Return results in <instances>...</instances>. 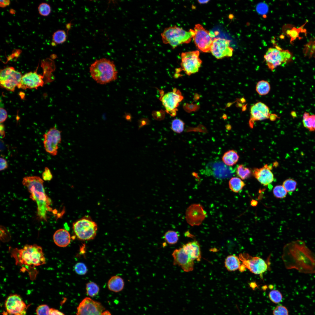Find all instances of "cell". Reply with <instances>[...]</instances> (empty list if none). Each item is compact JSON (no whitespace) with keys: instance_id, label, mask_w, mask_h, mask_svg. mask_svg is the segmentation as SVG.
<instances>
[{"instance_id":"3","label":"cell","mask_w":315,"mask_h":315,"mask_svg":"<svg viewBox=\"0 0 315 315\" xmlns=\"http://www.w3.org/2000/svg\"><path fill=\"white\" fill-rule=\"evenodd\" d=\"M90 73L97 83L105 84L116 80L118 71L113 62L102 58L96 60L90 65Z\"/></svg>"},{"instance_id":"31","label":"cell","mask_w":315,"mask_h":315,"mask_svg":"<svg viewBox=\"0 0 315 315\" xmlns=\"http://www.w3.org/2000/svg\"><path fill=\"white\" fill-rule=\"evenodd\" d=\"M256 90L257 93L260 95H264L268 94L270 91V86L267 81L262 80L257 83Z\"/></svg>"},{"instance_id":"19","label":"cell","mask_w":315,"mask_h":315,"mask_svg":"<svg viewBox=\"0 0 315 315\" xmlns=\"http://www.w3.org/2000/svg\"><path fill=\"white\" fill-rule=\"evenodd\" d=\"M172 255L174 259L173 264L174 265L181 266L186 272L193 270L194 260L184 251L182 247L175 249Z\"/></svg>"},{"instance_id":"7","label":"cell","mask_w":315,"mask_h":315,"mask_svg":"<svg viewBox=\"0 0 315 315\" xmlns=\"http://www.w3.org/2000/svg\"><path fill=\"white\" fill-rule=\"evenodd\" d=\"M293 57L288 50L276 46L269 48L264 57L268 68L272 71L279 66L291 62Z\"/></svg>"},{"instance_id":"56","label":"cell","mask_w":315,"mask_h":315,"mask_svg":"<svg viewBox=\"0 0 315 315\" xmlns=\"http://www.w3.org/2000/svg\"><path fill=\"white\" fill-rule=\"evenodd\" d=\"M291 114L293 118H295L297 116V115L296 112L294 111L291 112Z\"/></svg>"},{"instance_id":"58","label":"cell","mask_w":315,"mask_h":315,"mask_svg":"<svg viewBox=\"0 0 315 315\" xmlns=\"http://www.w3.org/2000/svg\"><path fill=\"white\" fill-rule=\"evenodd\" d=\"M125 118L126 120H130L131 118L130 116L129 115H127L126 116Z\"/></svg>"},{"instance_id":"48","label":"cell","mask_w":315,"mask_h":315,"mask_svg":"<svg viewBox=\"0 0 315 315\" xmlns=\"http://www.w3.org/2000/svg\"><path fill=\"white\" fill-rule=\"evenodd\" d=\"M49 315H65L64 313L59 310L54 309L50 308Z\"/></svg>"},{"instance_id":"24","label":"cell","mask_w":315,"mask_h":315,"mask_svg":"<svg viewBox=\"0 0 315 315\" xmlns=\"http://www.w3.org/2000/svg\"><path fill=\"white\" fill-rule=\"evenodd\" d=\"M71 237L69 232L65 229H60L57 230L53 236L55 243L60 247H65L71 242Z\"/></svg>"},{"instance_id":"34","label":"cell","mask_w":315,"mask_h":315,"mask_svg":"<svg viewBox=\"0 0 315 315\" xmlns=\"http://www.w3.org/2000/svg\"><path fill=\"white\" fill-rule=\"evenodd\" d=\"M236 172L239 177L242 179L244 180L250 177L251 172L249 168L242 164H240L237 166Z\"/></svg>"},{"instance_id":"10","label":"cell","mask_w":315,"mask_h":315,"mask_svg":"<svg viewBox=\"0 0 315 315\" xmlns=\"http://www.w3.org/2000/svg\"><path fill=\"white\" fill-rule=\"evenodd\" d=\"M22 76L12 67H7L0 71L1 86L7 90L14 91L16 87L18 88Z\"/></svg>"},{"instance_id":"2","label":"cell","mask_w":315,"mask_h":315,"mask_svg":"<svg viewBox=\"0 0 315 315\" xmlns=\"http://www.w3.org/2000/svg\"><path fill=\"white\" fill-rule=\"evenodd\" d=\"M43 183L42 179L36 176L25 177L22 181L31 194L30 198L36 203L38 216L41 219L46 220L47 213L52 210L49 206L51 201L45 193Z\"/></svg>"},{"instance_id":"12","label":"cell","mask_w":315,"mask_h":315,"mask_svg":"<svg viewBox=\"0 0 315 315\" xmlns=\"http://www.w3.org/2000/svg\"><path fill=\"white\" fill-rule=\"evenodd\" d=\"M239 258L242 264L251 272L256 274H262L268 269L269 264L262 259L253 257L247 253H241Z\"/></svg>"},{"instance_id":"59","label":"cell","mask_w":315,"mask_h":315,"mask_svg":"<svg viewBox=\"0 0 315 315\" xmlns=\"http://www.w3.org/2000/svg\"><path fill=\"white\" fill-rule=\"evenodd\" d=\"M314 42H315V44H314V54H313V57H314V58H315V38H314Z\"/></svg>"},{"instance_id":"52","label":"cell","mask_w":315,"mask_h":315,"mask_svg":"<svg viewBox=\"0 0 315 315\" xmlns=\"http://www.w3.org/2000/svg\"><path fill=\"white\" fill-rule=\"evenodd\" d=\"M246 268L245 266L242 264L240 265L239 269L240 272H242L244 271Z\"/></svg>"},{"instance_id":"53","label":"cell","mask_w":315,"mask_h":315,"mask_svg":"<svg viewBox=\"0 0 315 315\" xmlns=\"http://www.w3.org/2000/svg\"><path fill=\"white\" fill-rule=\"evenodd\" d=\"M277 117V116L275 114H272L270 115L269 118L271 120L273 121L276 119Z\"/></svg>"},{"instance_id":"36","label":"cell","mask_w":315,"mask_h":315,"mask_svg":"<svg viewBox=\"0 0 315 315\" xmlns=\"http://www.w3.org/2000/svg\"><path fill=\"white\" fill-rule=\"evenodd\" d=\"M66 34L64 30H58L55 32L52 35V40L56 44L63 43L66 38Z\"/></svg>"},{"instance_id":"35","label":"cell","mask_w":315,"mask_h":315,"mask_svg":"<svg viewBox=\"0 0 315 315\" xmlns=\"http://www.w3.org/2000/svg\"><path fill=\"white\" fill-rule=\"evenodd\" d=\"M86 290L87 295L92 297L98 294L99 288L96 283L93 282H90L86 284Z\"/></svg>"},{"instance_id":"4","label":"cell","mask_w":315,"mask_h":315,"mask_svg":"<svg viewBox=\"0 0 315 315\" xmlns=\"http://www.w3.org/2000/svg\"><path fill=\"white\" fill-rule=\"evenodd\" d=\"M193 33V29L187 32L175 25L165 28L161 36L164 43L169 44L174 49L179 45L190 43Z\"/></svg>"},{"instance_id":"33","label":"cell","mask_w":315,"mask_h":315,"mask_svg":"<svg viewBox=\"0 0 315 315\" xmlns=\"http://www.w3.org/2000/svg\"><path fill=\"white\" fill-rule=\"evenodd\" d=\"M314 38L311 39L304 45L303 52L305 57L310 58L313 56L314 50Z\"/></svg>"},{"instance_id":"20","label":"cell","mask_w":315,"mask_h":315,"mask_svg":"<svg viewBox=\"0 0 315 315\" xmlns=\"http://www.w3.org/2000/svg\"><path fill=\"white\" fill-rule=\"evenodd\" d=\"M249 124L252 128L254 121L268 119L270 114L268 107L264 103L258 102L252 106L250 109Z\"/></svg>"},{"instance_id":"43","label":"cell","mask_w":315,"mask_h":315,"mask_svg":"<svg viewBox=\"0 0 315 315\" xmlns=\"http://www.w3.org/2000/svg\"><path fill=\"white\" fill-rule=\"evenodd\" d=\"M50 309L46 304H41L37 307L36 313L37 315H49Z\"/></svg>"},{"instance_id":"18","label":"cell","mask_w":315,"mask_h":315,"mask_svg":"<svg viewBox=\"0 0 315 315\" xmlns=\"http://www.w3.org/2000/svg\"><path fill=\"white\" fill-rule=\"evenodd\" d=\"M206 213L200 204H193L187 209L186 218L187 222L192 226L200 225L206 216Z\"/></svg>"},{"instance_id":"45","label":"cell","mask_w":315,"mask_h":315,"mask_svg":"<svg viewBox=\"0 0 315 315\" xmlns=\"http://www.w3.org/2000/svg\"><path fill=\"white\" fill-rule=\"evenodd\" d=\"M43 179L46 181L51 180L52 178V175L49 169L47 167L45 168L44 171L42 174Z\"/></svg>"},{"instance_id":"22","label":"cell","mask_w":315,"mask_h":315,"mask_svg":"<svg viewBox=\"0 0 315 315\" xmlns=\"http://www.w3.org/2000/svg\"><path fill=\"white\" fill-rule=\"evenodd\" d=\"M272 166L265 164L262 167L254 169L253 174L255 178L261 184L267 186L274 181V176L271 171Z\"/></svg>"},{"instance_id":"15","label":"cell","mask_w":315,"mask_h":315,"mask_svg":"<svg viewBox=\"0 0 315 315\" xmlns=\"http://www.w3.org/2000/svg\"><path fill=\"white\" fill-rule=\"evenodd\" d=\"M205 174L211 175L218 179H224L232 176L234 170L221 161H216L209 163L204 170Z\"/></svg>"},{"instance_id":"23","label":"cell","mask_w":315,"mask_h":315,"mask_svg":"<svg viewBox=\"0 0 315 315\" xmlns=\"http://www.w3.org/2000/svg\"><path fill=\"white\" fill-rule=\"evenodd\" d=\"M184 251L193 260H201V256L200 246L197 241L195 240L189 242L182 246Z\"/></svg>"},{"instance_id":"41","label":"cell","mask_w":315,"mask_h":315,"mask_svg":"<svg viewBox=\"0 0 315 315\" xmlns=\"http://www.w3.org/2000/svg\"><path fill=\"white\" fill-rule=\"evenodd\" d=\"M38 9L40 15L44 16H48L51 12L50 6L47 3H42L38 6Z\"/></svg>"},{"instance_id":"26","label":"cell","mask_w":315,"mask_h":315,"mask_svg":"<svg viewBox=\"0 0 315 315\" xmlns=\"http://www.w3.org/2000/svg\"><path fill=\"white\" fill-rule=\"evenodd\" d=\"M124 286L123 279L118 276H112L107 283V286L109 290L116 293L121 291L123 289Z\"/></svg>"},{"instance_id":"51","label":"cell","mask_w":315,"mask_h":315,"mask_svg":"<svg viewBox=\"0 0 315 315\" xmlns=\"http://www.w3.org/2000/svg\"><path fill=\"white\" fill-rule=\"evenodd\" d=\"M10 4V1L9 0H1L0 6L1 7L4 8L9 5Z\"/></svg>"},{"instance_id":"1","label":"cell","mask_w":315,"mask_h":315,"mask_svg":"<svg viewBox=\"0 0 315 315\" xmlns=\"http://www.w3.org/2000/svg\"><path fill=\"white\" fill-rule=\"evenodd\" d=\"M282 258L287 269H295L305 274L315 273V254L303 241L298 240L285 245Z\"/></svg>"},{"instance_id":"46","label":"cell","mask_w":315,"mask_h":315,"mask_svg":"<svg viewBox=\"0 0 315 315\" xmlns=\"http://www.w3.org/2000/svg\"><path fill=\"white\" fill-rule=\"evenodd\" d=\"M0 111V122L1 123H4L7 119V113L6 111L3 108H1Z\"/></svg>"},{"instance_id":"54","label":"cell","mask_w":315,"mask_h":315,"mask_svg":"<svg viewBox=\"0 0 315 315\" xmlns=\"http://www.w3.org/2000/svg\"><path fill=\"white\" fill-rule=\"evenodd\" d=\"M258 203V202L256 200H252L251 202V205L253 206H256Z\"/></svg>"},{"instance_id":"38","label":"cell","mask_w":315,"mask_h":315,"mask_svg":"<svg viewBox=\"0 0 315 315\" xmlns=\"http://www.w3.org/2000/svg\"><path fill=\"white\" fill-rule=\"evenodd\" d=\"M184 123L181 119H175L172 121L171 128L174 132L180 133L184 129Z\"/></svg>"},{"instance_id":"28","label":"cell","mask_w":315,"mask_h":315,"mask_svg":"<svg viewBox=\"0 0 315 315\" xmlns=\"http://www.w3.org/2000/svg\"><path fill=\"white\" fill-rule=\"evenodd\" d=\"M239 158V155L237 152L232 150H229L224 153L222 157V160L225 164L230 166L235 164L238 162Z\"/></svg>"},{"instance_id":"16","label":"cell","mask_w":315,"mask_h":315,"mask_svg":"<svg viewBox=\"0 0 315 315\" xmlns=\"http://www.w3.org/2000/svg\"><path fill=\"white\" fill-rule=\"evenodd\" d=\"M5 307L10 315H26L27 307L19 295H10L6 300Z\"/></svg>"},{"instance_id":"21","label":"cell","mask_w":315,"mask_h":315,"mask_svg":"<svg viewBox=\"0 0 315 315\" xmlns=\"http://www.w3.org/2000/svg\"><path fill=\"white\" fill-rule=\"evenodd\" d=\"M42 76L36 72H30L22 76L18 88L23 89H37L42 86L44 84Z\"/></svg>"},{"instance_id":"5","label":"cell","mask_w":315,"mask_h":315,"mask_svg":"<svg viewBox=\"0 0 315 315\" xmlns=\"http://www.w3.org/2000/svg\"><path fill=\"white\" fill-rule=\"evenodd\" d=\"M18 258L22 264L38 266L46 263L42 249L36 244L25 245L19 251Z\"/></svg>"},{"instance_id":"27","label":"cell","mask_w":315,"mask_h":315,"mask_svg":"<svg viewBox=\"0 0 315 315\" xmlns=\"http://www.w3.org/2000/svg\"><path fill=\"white\" fill-rule=\"evenodd\" d=\"M240 261L239 257L237 256L234 255H229L225 259V267L228 271H236L239 269L241 264Z\"/></svg>"},{"instance_id":"14","label":"cell","mask_w":315,"mask_h":315,"mask_svg":"<svg viewBox=\"0 0 315 315\" xmlns=\"http://www.w3.org/2000/svg\"><path fill=\"white\" fill-rule=\"evenodd\" d=\"M61 131L54 127L51 128L43 135V144L45 150L52 156H56L57 154L58 145L61 141Z\"/></svg>"},{"instance_id":"49","label":"cell","mask_w":315,"mask_h":315,"mask_svg":"<svg viewBox=\"0 0 315 315\" xmlns=\"http://www.w3.org/2000/svg\"><path fill=\"white\" fill-rule=\"evenodd\" d=\"M149 124V121L148 119H143L139 122V129H140L143 126L148 125Z\"/></svg>"},{"instance_id":"37","label":"cell","mask_w":315,"mask_h":315,"mask_svg":"<svg viewBox=\"0 0 315 315\" xmlns=\"http://www.w3.org/2000/svg\"><path fill=\"white\" fill-rule=\"evenodd\" d=\"M297 185V182L296 181L290 178L284 181L282 186L287 192L291 193L295 190Z\"/></svg>"},{"instance_id":"6","label":"cell","mask_w":315,"mask_h":315,"mask_svg":"<svg viewBox=\"0 0 315 315\" xmlns=\"http://www.w3.org/2000/svg\"><path fill=\"white\" fill-rule=\"evenodd\" d=\"M74 232L80 240L93 239L96 237L98 227L97 223L89 216H85L73 224Z\"/></svg>"},{"instance_id":"25","label":"cell","mask_w":315,"mask_h":315,"mask_svg":"<svg viewBox=\"0 0 315 315\" xmlns=\"http://www.w3.org/2000/svg\"><path fill=\"white\" fill-rule=\"evenodd\" d=\"M307 22L308 21H307L304 24L298 28H296L291 24H289L286 26L285 33L290 37V42L291 44L297 38H298L299 39H302V38L299 36V34L300 33H304L305 34L306 33V30L304 28V27Z\"/></svg>"},{"instance_id":"57","label":"cell","mask_w":315,"mask_h":315,"mask_svg":"<svg viewBox=\"0 0 315 315\" xmlns=\"http://www.w3.org/2000/svg\"><path fill=\"white\" fill-rule=\"evenodd\" d=\"M250 286L253 289L255 288L257 286L256 284L255 283H252L251 284H250Z\"/></svg>"},{"instance_id":"32","label":"cell","mask_w":315,"mask_h":315,"mask_svg":"<svg viewBox=\"0 0 315 315\" xmlns=\"http://www.w3.org/2000/svg\"><path fill=\"white\" fill-rule=\"evenodd\" d=\"M178 237L177 232L173 230H169L164 234V238L168 244L173 245L177 242Z\"/></svg>"},{"instance_id":"17","label":"cell","mask_w":315,"mask_h":315,"mask_svg":"<svg viewBox=\"0 0 315 315\" xmlns=\"http://www.w3.org/2000/svg\"><path fill=\"white\" fill-rule=\"evenodd\" d=\"M230 41L224 38H215L211 49L212 55L217 59L231 56L233 49L230 47Z\"/></svg>"},{"instance_id":"42","label":"cell","mask_w":315,"mask_h":315,"mask_svg":"<svg viewBox=\"0 0 315 315\" xmlns=\"http://www.w3.org/2000/svg\"><path fill=\"white\" fill-rule=\"evenodd\" d=\"M74 269L75 272L80 275H85L87 272L86 266L84 263L81 262L77 263L74 266Z\"/></svg>"},{"instance_id":"55","label":"cell","mask_w":315,"mask_h":315,"mask_svg":"<svg viewBox=\"0 0 315 315\" xmlns=\"http://www.w3.org/2000/svg\"><path fill=\"white\" fill-rule=\"evenodd\" d=\"M209 0H198V1L200 4H205L208 3Z\"/></svg>"},{"instance_id":"9","label":"cell","mask_w":315,"mask_h":315,"mask_svg":"<svg viewBox=\"0 0 315 315\" xmlns=\"http://www.w3.org/2000/svg\"><path fill=\"white\" fill-rule=\"evenodd\" d=\"M77 309L76 315H111L101 303L89 297L83 299Z\"/></svg>"},{"instance_id":"47","label":"cell","mask_w":315,"mask_h":315,"mask_svg":"<svg viewBox=\"0 0 315 315\" xmlns=\"http://www.w3.org/2000/svg\"><path fill=\"white\" fill-rule=\"evenodd\" d=\"M0 170H4L8 168V165L7 161L4 158L1 157L0 158Z\"/></svg>"},{"instance_id":"40","label":"cell","mask_w":315,"mask_h":315,"mask_svg":"<svg viewBox=\"0 0 315 315\" xmlns=\"http://www.w3.org/2000/svg\"><path fill=\"white\" fill-rule=\"evenodd\" d=\"M287 192L283 186L281 185L276 186L273 189V194L277 198H284L287 195Z\"/></svg>"},{"instance_id":"8","label":"cell","mask_w":315,"mask_h":315,"mask_svg":"<svg viewBox=\"0 0 315 315\" xmlns=\"http://www.w3.org/2000/svg\"><path fill=\"white\" fill-rule=\"evenodd\" d=\"M214 36L213 33L206 30L200 24L195 25L192 38L198 49L204 52H210Z\"/></svg>"},{"instance_id":"29","label":"cell","mask_w":315,"mask_h":315,"mask_svg":"<svg viewBox=\"0 0 315 315\" xmlns=\"http://www.w3.org/2000/svg\"><path fill=\"white\" fill-rule=\"evenodd\" d=\"M302 123L303 126L311 132L315 131V114L310 115L305 112L303 114Z\"/></svg>"},{"instance_id":"13","label":"cell","mask_w":315,"mask_h":315,"mask_svg":"<svg viewBox=\"0 0 315 315\" xmlns=\"http://www.w3.org/2000/svg\"><path fill=\"white\" fill-rule=\"evenodd\" d=\"M161 96L160 100L166 112L172 117L176 116L179 103L183 99L181 92L175 88L172 91Z\"/></svg>"},{"instance_id":"39","label":"cell","mask_w":315,"mask_h":315,"mask_svg":"<svg viewBox=\"0 0 315 315\" xmlns=\"http://www.w3.org/2000/svg\"><path fill=\"white\" fill-rule=\"evenodd\" d=\"M268 296L270 300L275 304L280 303L282 299V295L278 290H272L269 293Z\"/></svg>"},{"instance_id":"11","label":"cell","mask_w":315,"mask_h":315,"mask_svg":"<svg viewBox=\"0 0 315 315\" xmlns=\"http://www.w3.org/2000/svg\"><path fill=\"white\" fill-rule=\"evenodd\" d=\"M198 50L182 52L181 55V66L185 73L190 75L198 72L202 63Z\"/></svg>"},{"instance_id":"44","label":"cell","mask_w":315,"mask_h":315,"mask_svg":"<svg viewBox=\"0 0 315 315\" xmlns=\"http://www.w3.org/2000/svg\"><path fill=\"white\" fill-rule=\"evenodd\" d=\"M273 315H289L286 307L282 305L276 307L273 310Z\"/></svg>"},{"instance_id":"50","label":"cell","mask_w":315,"mask_h":315,"mask_svg":"<svg viewBox=\"0 0 315 315\" xmlns=\"http://www.w3.org/2000/svg\"><path fill=\"white\" fill-rule=\"evenodd\" d=\"M4 129V125L1 123L0 125V133L1 138L2 139L5 136V132Z\"/></svg>"},{"instance_id":"30","label":"cell","mask_w":315,"mask_h":315,"mask_svg":"<svg viewBox=\"0 0 315 315\" xmlns=\"http://www.w3.org/2000/svg\"><path fill=\"white\" fill-rule=\"evenodd\" d=\"M229 188L232 191L237 193L242 189L245 184L240 178L233 177L229 181Z\"/></svg>"}]
</instances>
